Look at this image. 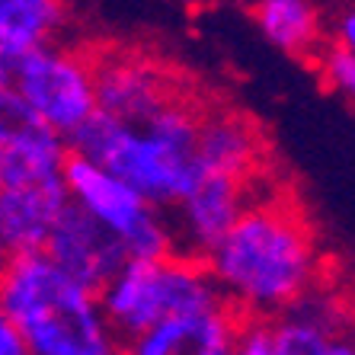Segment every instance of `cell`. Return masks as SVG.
Wrapping results in <instances>:
<instances>
[{"mask_svg": "<svg viewBox=\"0 0 355 355\" xmlns=\"http://www.w3.org/2000/svg\"><path fill=\"white\" fill-rule=\"evenodd\" d=\"M67 141L71 150L128 180L150 205L182 202L211 173L198 157V125L182 109L164 106L135 125L96 106Z\"/></svg>", "mask_w": 355, "mask_h": 355, "instance_id": "cell-1", "label": "cell"}, {"mask_svg": "<svg viewBox=\"0 0 355 355\" xmlns=\"http://www.w3.org/2000/svg\"><path fill=\"white\" fill-rule=\"evenodd\" d=\"M0 311L26 333L33 355H109L116 349L96 288L61 269L49 250L10 253Z\"/></svg>", "mask_w": 355, "mask_h": 355, "instance_id": "cell-2", "label": "cell"}, {"mask_svg": "<svg viewBox=\"0 0 355 355\" xmlns=\"http://www.w3.org/2000/svg\"><path fill=\"white\" fill-rule=\"evenodd\" d=\"M314 247L304 224L282 208L243 211L211 250V272L234 297L253 307H282L314 279Z\"/></svg>", "mask_w": 355, "mask_h": 355, "instance_id": "cell-3", "label": "cell"}, {"mask_svg": "<svg viewBox=\"0 0 355 355\" xmlns=\"http://www.w3.org/2000/svg\"><path fill=\"white\" fill-rule=\"evenodd\" d=\"M103 311L122 336L138 339L166 314L218 307V291L202 269L164 259H128L103 285Z\"/></svg>", "mask_w": 355, "mask_h": 355, "instance_id": "cell-4", "label": "cell"}, {"mask_svg": "<svg viewBox=\"0 0 355 355\" xmlns=\"http://www.w3.org/2000/svg\"><path fill=\"white\" fill-rule=\"evenodd\" d=\"M64 182L83 208H90L99 221L109 224L125 240V250L132 259L166 257L170 234L164 221L150 211V202L128 180L74 150L64 164Z\"/></svg>", "mask_w": 355, "mask_h": 355, "instance_id": "cell-5", "label": "cell"}, {"mask_svg": "<svg viewBox=\"0 0 355 355\" xmlns=\"http://www.w3.org/2000/svg\"><path fill=\"white\" fill-rule=\"evenodd\" d=\"M0 80L17 87L35 112L61 135L80 128L99 106L96 77L77 58L49 45H39L10 67H0Z\"/></svg>", "mask_w": 355, "mask_h": 355, "instance_id": "cell-6", "label": "cell"}, {"mask_svg": "<svg viewBox=\"0 0 355 355\" xmlns=\"http://www.w3.org/2000/svg\"><path fill=\"white\" fill-rule=\"evenodd\" d=\"M45 250L55 257L61 269L87 282L90 288H103L132 259L125 250V240L109 224L99 221L90 208H83L77 198L64 205Z\"/></svg>", "mask_w": 355, "mask_h": 355, "instance_id": "cell-7", "label": "cell"}, {"mask_svg": "<svg viewBox=\"0 0 355 355\" xmlns=\"http://www.w3.org/2000/svg\"><path fill=\"white\" fill-rule=\"evenodd\" d=\"M64 176L26 186H3L0 189V243L7 253L45 250L55 221L71 202Z\"/></svg>", "mask_w": 355, "mask_h": 355, "instance_id": "cell-8", "label": "cell"}, {"mask_svg": "<svg viewBox=\"0 0 355 355\" xmlns=\"http://www.w3.org/2000/svg\"><path fill=\"white\" fill-rule=\"evenodd\" d=\"M67 135L45 119H3L0 125V186H26L64 176Z\"/></svg>", "mask_w": 355, "mask_h": 355, "instance_id": "cell-9", "label": "cell"}, {"mask_svg": "<svg viewBox=\"0 0 355 355\" xmlns=\"http://www.w3.org/2000/svg\"><path fill=\"white\" fill-rule=\"evenodd\" d=\"M240 189L237 176L231 173H208L189 196L182 198V224L192 247L211 250L227 237L234 224L240 221Z\"/></svg>", "mask_w": 355, "mask_h": 355, "instance_id": "cell-10", "label": "cell"}, {"mask_svg": "<svg viewBox=\"0 0 355 355\" xmlns=\"http://www.w3.org/2000/svg\"><path fill=\"white\" fill-rule=\"evenodd\" d=\"M96 103L112 116L144 125L157 109H164L160 80L148 64L112 61L96 71Z\"/></svg>", "mask_w": 355, "mask_h": 355, "instance_id": "cell-11", "label": "cell"}, {"mask_svg": "<svg viewBox=\"0 0 355 355\" xmlns=\"http://www.w3.org/2000/svg\"><path fill=\"white\" fill-rule=\"evenodd\" d=\"M64 23L61 0H0V67L45 45Z\"/></svg>", "mask_w": 355, "mask_h": 355, "instance_id": "cell-12", "label": "cell"}, {"mask_svg": "<svg viewBox=\"0 0 355 355\" xmlns=\"http://www.w3.org/2000/svg\"><path fill=\"white\" fill-rule=\"evenodd\" d=\"M198 157L211 173H247L257 157V138L240 119H211L198 128Z\"/></svg>", "mask_w": 355, "mask_h": 355, "instance_id": "cell-13", "label": "cell"}, {"mask_svg": "<svg viewBox=\"0 0 355 355\" xmlns=\"http://www.w3.org/2000/svg\"><path fill=\"white\" fill-rule=\"evenodd\" d=\"M257 23L266 42L288 55H304L317 39V17L307 0H259Z\"/></svg>", "mask_w": 355, "mask_h": 355, "instance_id": "cell-14", "label": "cell"}, {"mask_svg": "<svg viewBox=\"0 0 355 355\" xmlns=\"http://www.w3.org/2000/svg\"><path fill=\"white\" fill-rule=\"evenodd\" d=\"M333 323H336V314H330L327 304H317V301L291 311L275 327L279 355H330Z\"/></svg>", "mask_w": 355, "mask_h": 355, "instance_id": "cell-15", "label": "cell"}, {"mask_svg": "<svg viewBox=\"0 0 355 355\" xmlns=\"http://www.w3.org/2000/svg\"><path fill=\"white\" fill-rule=\"evenodd\" d=\"M189 330H192V314H166V317H160L150 330L141 333L132 349L138 355L189 352Z\"/></svg>", "mask_w": 355, "mask_h": 355, "instance_id": "cell-16", "label": "cell"}, {"mask_svg": "<svg viewBox=\"0 0 355 355\" xmlns=\"http://www.w3.org/2000/svg\"><path fill=\"white\" fill-rule=\"evenodd\" d=\"M189 352L192 355H231V352H237L231 323H227V317H224L218 307L192 314Z\"/></svg>", "mask_w": 355, "mask_h": 355, "instance_id": "cell-17", "label": "cell"}, {"mask_svg": "<svg viewBox=\"0 0 355 355\" xmlns=\"http://www.w3.org/2000/svg\"><path fill=\"white\" fill-rule=\"evenodd\" d=\"M323 77L333 90L355 103V51H349L346 45L333 49L323 61Z\"/></svg>", "mask_w": 355, "mask_h": 355, "instance_id": "cell-18", "label": "cell"}, {"mask_svg": "<svg viewBox=\"0 0 355 355\" xmlns=\"http://www.w3.org/2000/svg\"><path fill=\"white\" fill-rule=\"evenodd\" d=\"M240 355H279V339H275V330L257 323V327H247L240 333L237 343Z\"/></svg>", "mask_w": 355, "mask_h": 355, "instance_id": "cell-19", "label": "cell"}, {"mask_svg": "<svg viewBox=\"0 0 355 355\" xmlns=\"http://www.w3.org/2000/svg\"><path fill=\"white\" fill-rule=\"evenodd\" d=\"M26 352H33L26 333L10 317L0 314V355H26Z\"/></svg>", "mask_w": 355, "mask_h": 355, "instance_id": "cell-20", "label": "cell"}, {"mask_svg": "<svg viewBox=\"0 0 355 355\" xmlns=\"http://www.w3.org/2000/svg\"><path fill=\"white\" fill-rule=\"evenodd\" d=\"M339 42H343L349 51H355V10L352 13H346L343 23H339Z\"/></svg>", "mask_w": 355, "mask_h": 355, "instance_id": "cell-21", "label": "cell"}]
</instances>
